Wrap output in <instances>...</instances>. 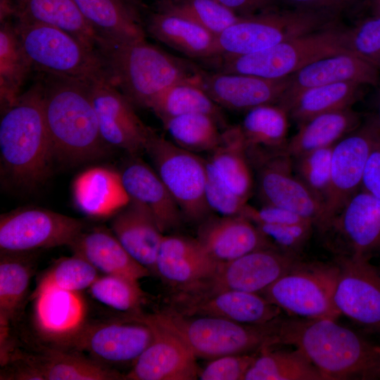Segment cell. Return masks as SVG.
<instances>
[{
	"instance_id": "f35d334b",
	"label": "cell",
	"mask_w": 380,
	"mask_h": 380,
	"mask_svg": "<svg viewBox=\"0 0 380 380\" xmlns=\"http://www.w3.org/2000/svg\"><path fill=\"white\" fill-rule=\"evenodd\" d=\"M18 14L60 28L98 50L99 39L75 0H23Z\"/></svg>"
},
{
	"instance_id": "6f0895ef",
	"label": "cell",
	"mask_w": 380,
	"mask_h": 380,
	"mask_svg": "<svg viewBox=\"0 0 380 380\" xmlns=\"http://www.w3.org/2000/svg\"><path fill=\"white\" fill-rule=\"evenodd\" d=\"M370 118L380 130V89L374 99V112Z\"/></svg>"
},
{
	"instance_id": "5bb4252c",
	"label": "cell",
	"mask_w": 380,
	"mask_h": 380,
	"mask_svg": "<svg viewBox=\"0 0 380 380\" xmlns=\"http://www.w3.org/2000/svg\"><path fill=\"white\" fill-rule=\"evenodd\" d=\"M336 264L337 310L365 329L380 333V271L357 255H341Z\"/></svg>"
},
{
	"instance_id": "681fc988",
	"label": "cell",
	"mask_w": 380,
	"mask_h": 380,
	"mask_svg": "<svg viewBox=\"0 0 380 380\" xmlns=\"http://www.w3.org/2000/svg\"><path fill=\"white\" fill-rule=\"evenodd\" d=\"M255 224L277 248L297 255L310 238L314 227L310 221L291 224Z\"/></svg>"
},
{
	"instance_id": "603a6c76",
	"label": "cell",
	"mask_w": 380,
	"mask_h": 380,
	"mask_svg": "<svg viewBox=\"0 0 380 380\" xmlns=\"http://www.w3.org/2000/svg\"><path fill=\"white\" fill-rule=\"evenodd\" d=\"M219 263L196 238L165 235L158 253L155 272L182 290L211 277Z\"/></svg>"
},
{
	"instance_id": "9f6ffc18",
	"label": "cell",
	"mask_w": 380,
	"mask_h": 380,
	"mask_svg": "<svg viewBox=\"0 0 380 380\" xmlns=\"http://www.w3.org/2000/svg\"><path fill=\"white\" fill-rule=\"evenodd\" d=\"M0 18L1 23L7 20V18L13 14L15 9L13 6L12 0H0Z\"/></svg>"
},
{
	"instance_id": "44dd1931",
	"label": "cell",
	"mask_w": 380,
	"mask_h": 380,
	"mask_svg": "<svg viewBox=\"0 0 380 380\" xmlns=\"http://www.w3.org/2000/svg\"><path fill=\"white\" fill-rule=\"evenodd\" d=\"M380 70L360 57L348 52L312 61L289 76V87L277 103L285 106L306 89L339 82L362 86H378Z\"/></svg>"
},
{
	"instance_id": "bcb514c9",
	"label": "cell",
	"mask_w": 380,
	"mask_h": 380,
	"mask_svg": "<svg viewBox=\"0 0 380 380\" xmlns=\"http://www.w3.org/2000/svg\"><path fill=\"white\" fill-rule=\"evenodd\" d=\"M333 146L316 149L292 158L296 175L323 205V208L330 185Z\"/></svg>"
},
{
	"instance_id": "d6986e66",
	"label": "cell",
	"mask_w": 380,
	"mask_h": 380,
	"mask_svg": "<svg viewBox=\"0 0 380 380\" xmlns=\"http://www.w3.org/2000/svg\"><path fill=\"white\" fill-rule=\"evenodd\" d=\"M200 82L220 107L248 111L259 106L277 104L289 84V76L268 79L250 75L201 72Z\"/></svg>"
},
{
	"instance_id": "db71d44e",
	"label": "cell",
	"mask_w": 380,
	"mask_h": 380,
	"mask_svg": "<svg viewBox=\"0 0 380 380\" xmlns=\"http://www.w3.org/2000/svg\"><path fill=\"white\" fill-rule=\"evenodd\" d=\"M353 0H274L282 3L291 9L310 11L327 13L337 16V14Z\"/></svg>"
},
{
	"instance_id": "ffe728a7",
	"label": "cell",
	"mask_w": 380,
	"mask_h": 380,
	"mask_svg": "<svg viewBox=\"0 0 380 380\" xmlns=\"http://www.w3.org/2000/svg\"><path fill=\"white\" fill-rule=\"evenodd\" d=\"M34 323L45 340L64 346L86 326L87 305L80 292L56 288L35 289Z\"/></svg>"
},
{
	"instance_id": "5b68a950",
	"label": "cell",
	"mask_w": 380,
	"mask_h": 380,
	"mask_svg": "<svg viewBox=\"0 0 380 380\" xmlns=\"http://www.w3.org/2000/svg\"><path fill=\"white\" fill-rule=\"evenodd\" d=\"M149 316L196 357L258 353L279 344V317L263 324H247L217 317L186 315L172 308Z\"/></svg>"
},
{
	"instance_id": "f5cc1de1",
	"label": "cell",
	"mask_w": 380,
	"mask_h": 380,
	"mask_svg": "<svg viewBox=\"0 0 380 380\" xmlns=\"http://www.w3.org/2000/svg\"><path fill=\"white\" fill-rule=\"evenodd\" d=\"M361 189L380 198V133L369 155Z\"/></svg>"
},
{
	"instance_id": "f6af8a7d",
	"label": "cell",
	"mask_w": 380,
	"mask_h": 380,
	"mask_svg": "<svg viewBox=\"0 0 380 380\" xmlns=\"http://www.w3.org/2000/svg\"><path fill=\"white\" fill-rule=\"evenodd\" d=\"M89 289L94 299L113 309L131 315L140 312L144 295L139 281L105 274L99 276Z\"/></svg>"
},
{
	"instance_id": "ab89813d",
	"label": "cell",
	"mask_w": 380,
	"mask_h": 380,
	"mask_svg": "<svg viewBox=\"0 0 380 380\" xmlns=\"http://www.w3.org/2000/svg\"><path fill=\"white\" fill-rule=\"evenodd\" d=\"M244 380H324L317 367L299 350L267 348L258 353Z\"/></svg>"
},
{
	"instance_id": "4316f807",
	"label": "cell",
	"mask_w": 380,
	"mask_h": 380,
	"mask_svg": "<svg viewBox=\"0 0 380 380\" xmlns=\"http://www.w3.org/2000/svg\"><path fill=\"white\" fill-rule=\"evenodd\" d=\"M113 234L128 253L150 272H155L158 253L165 235L151 213L133 201L111 221Z\"/></svg>"
},
{
	"instance_id": "d4e9b609",
	"label": "cell",
	"mask_w": 380,
	"mask_h": 380,
	"mask_svg": "<svg viewBox=\"0 0 380 380\" xmlns=\"http://www.w3.org/2000/svg\"><path fill=\"white\" fill-rule=\"evenodd\" d=\"M131 156L120 172L130 201L146 208L163 233L178 227L182 211L155 169L137 155Z\"/></svg>"
},
{
	"instance_id": "277c9868",
	"label": "cell",
	"mask_w": 380,
	"mask_h": 380,
	"mask_svg": "<svg viewBox=\"0 0 380 380\" xmlns=\"http://www.w3.org/2000/svg\"><path fill=\"white\" fill-rule=\"evenodd\" d=\"M98 50L112 83L132 103L148 108L164 90L199 74L194 65L146 39L124 44L102 43Z\"/></svg>"
},
{
	"instance_id": "30bf717a",
	"label": "cell",
	"mask_w": 380,
	"mask_h": 380,
	"mask_svg": "<svg viewBox=\"0 0 380 380\" xmlns=\"http://www.w3.org/2000/svg\"><path fill=\"white\" fill-rule=\"evenodd\" d=\"M300 262L297 255L277 247L256 250L233 260L220 262L211 277L179 290L175 299H198L229 290L260 293Z\"/></svg>"
},
{
	"instance_id": "3957f363",
	"label": "cell",
	"mask_w": 380,
	"mask_h": 380,
	"mask_svg": "<svg viewBox=\"0 0 380 380\" xmlns=\"http://www.w3.org/2000/svg\"><path fill=\"white\" fill-rule=\"evenodd\" d=\"M0 158L2 174L15 186L32 188L47 178L54 157L44 118L42 85L22 94L2 113Z\"/></svg>"
},
{
	"instance_id": "11a10c76",
	"label": "cell",
	"mask_w": 380,
	"mask_h": 380,
	"mask_svg": "<svg viewBox=\"0 0 380 380\" xmlns=\"http://www.w3.org/2000/svg\"><path fill=\"white\" fill-rule=\"evenodd\" d=\"M239 15H248L274 8V0H215Z\"/></svg>"
},
{
	"instance_id": "f546056e",
	"label": "cell",
	"mask_w": 380,
	"mask_h": 380,
	"mask_svg": "<svg viewBox=\"0 0 380 380\" xmlns=\"http://www.w3.org/2000/svg\"><path fill=\"white\" fill-rule=\"evenodd\" d=\"M102 43L145 40L146 33L134 7L123 0H75ZM98 46V47H99Z\"/></svg>"
},
{
	"instance_id": "ac0fdd59",
	"label": "cell",
	"mask_w": 380,
	"mask_h": 380,
	"mask_svg": "<svg viewBox=\"0 0 380 380\" xmlns=\"http://www.w3.org/2000/svg\"><path fill=\"white\" fill-rule=\"evenodd\" d=\"M153 331L149 346L125 375L128 380H194L201 369L196 357L177 336L155 322L149 315L135 314Z\"/></svg>"
},
{
	"instance_id": "60d3db41",
	"label": "cell",
	"mask_w": 380,
	"mask_h": 380,
	"mask_svg": "<svg viewBox=\"0 0 380 380\" xmlns=\"http://www.w3.org/2000/svg\"><path fill=\"white\" fill-rule=\"evenodd\" d=\"M25 253H1V321L8 322L17 316L27 294L33 266Z\"/></svg>"
},
{
	"instance_id": "7a4b0ae2",
	"label": "cell",
	"mask_w": 380,
	"mask_h": 380,
	"mask_svg": "<svg viewBox=\"0 0 380 380\" xmlns=\"http://www.w3.org/2000/svg\"><path fill=\"white\" fill-rule=\"evenodd\" d=\"M42 101L54 159L77 164L104 155L108 145L100 133L89 83L49 75Z\"/></svg>"
},
{
	"instance_id": "f907efd6",
	"label": "cell",
	"mask_w": 380,
	"mask_h": 380,
	"mask_svg": "<svg viewBox=\"0 0 380 380\" xmlns=\"http://www.w3.org/2000/svg\"><path fill=\"white\" fill-rule=\"evenodd\" d=\"M259 353L227 355L212 359L203 369L200 370L198 379L201 380H244L246 374Z\"/></svg>"
},
{
	"instance_id": "ee69618b",
	"label": "cell",
	"mask_w": 380,
	"mask_h": 380,
	"mask_svg": "<svg viewBox=\"0 0 380 380\" xmlns=\"http://www.w3.org/2000/svg\"><path fill=\"white\" fill-rule=\"evenodd\" d=\"M99 277L98 270L82 256L73 254L58 260L40 277L35 289L56 288L80 292Z\"/></svg>"
},
{
	"instance_id": "8d00e7d4",
	"label": "cell",
	"mask_w": 380,
	"mask_h": 380,
	"mask_svg": "<svg viewBox=\"0 0 380 380\" xmlns=\"http://www.w3.org/2000/svg\"><path fill=\"white\" fill-rule=\"evenodd\" d=\"M32 67L15 24L8 20L0 27V101L1 113L13 106Z\"/></svg>"
},
{
	"instance_id": "836d02e7",
	"label": "cell",
	"mask_w": 380,
	"mask_h": 380,
	"mask_svg": "<svg viewBox=\"0 0 380 380\" xmlns=\"http://www.w3.org/2000/svg\"><path fill=\"white\" fill-rule=\"evenodd\" d=\"M362 124L360 113L352 108L318 115L299 126L289 139L285 153L291 158L326 147L333 146Z\"/></svg>"
},
{
	"instance_id": "7c38bea8",
	"label": "cell",
	"mask_w": 380,
	"mask_h": 380,
	"mask_svg": "<svg viewBox=\"0 0 380 380\" xmlns=\"http://www.w3.org/2000/svg\"><path fill=\"white\" fill-rule=\"evenodd\" d=\"M82 221L45 208L25 207L0 217L1 253H29L68 246L83 232Z\"/></svg>"
},
{
	"instance_id": "1f68e13d",
	"label": "cell",
	"mask_w": 380,
	"mask_h": 380,
	"mask_svg": "<svg viewBox=\"0 0 380 380\" xmlns=\"http://www.w3.org/2000/svg\"><path fill=\"white\" fill-rule=\"evenodd\" d=\"M289 118L286 111L277 104L259 106L246 111L239 127L251 165L285 151Z\"/></svg>"
},
{
	"instance_id": "9c48e42d",
	"label": "cell",
	"mask_w": 380,
	"mask_h": 380,
	"mask_svg": "<svg viewBox=\"0 0 380 380\" xmlns=\"http://www.w3.org/2000/svg\"><path fill=\"white\" fill-rule=\"evenodd\" d=\"M145 151L183 216L201 222L210 215L212 211L205 196L206 160L155 132Z\"/></svg>"
},
{
	"instance_id": "f1b7e54d",
	"label": "cell",
	"mask_w": 380,
	"mask_h": 380,
	"mask_svg": "<svg viewBox=\"0 0 380 380\" xmlns=\"http://www.w3.org/2000/svg\"><path fill=\"white\" fill-rule=\"evenodd\" d=\"M31 380H118L125 375L76 353L47 348L38 355L19 357Z\"/></svg>"
},
{
	"instance_id": "e0dca14e",
	"label": "cell",
	"mask_w": 380,
	"mask_h": 380,
	"mask_svg": "<svg viewBox=\"0 0 380 380\" xmlns=\"http://www.w3.org/2000/svg\"><path fill=\"white\" fill-rule=\"evenodd\" d=\"M152 339L151 327L133 314L123 320L86 325L68 346L103 365L134 364Z\"/></svg>"
},
{
	"instance_id": "9a60e30c",
	"label": "cell",
	"mask_w": 380,
	"mask_h": 380,
	"mask_svg": "<svg viewBox=\"0 0 380 380\" xmlns=\"http://www.w3.org/2000/svg\"><path fill=\"white\" fill-rule=\"evenodd\" d=\"M258 191L263 205L281 207L311 221L319 232H327L323 205L297 177L293 158L279 153L255 163Z\"/></svg>"
},
{
	"instance_id": "484cf974",
	"label": "cell",
	"mask_w": 380,
	"mask_h": 380,
	"mask_svg": "<svg viewBox=\"0 0 380 380\" xmlns=\"http://www.w3.org/2000/svg\"><path fill=\"white\" fill-rule=\"evenodd\" d=\"M331 229L344 240L350 251L348 255L369 260L379 253L380 198L360 189L336 217Z\"/></svg>"
},
{
	"instance_id": "2e32d148",
	"label": "cell",
	"mask_w": 380,
	"mask_h": 380,
	"mask_svg": "<svg viewBox=\"0 0 380 380\" xmlns=\"http://www.w3.org/2000/svg\"><path fill=\"white\" fill-rule=\"evenodd\" d=\"M90 91L103 141L110 146L138 155L144 151L153 130L137 115L132 103L109 77L91 83Z\"/></svg>"
},
{
	"instance_id": "4dcf8cb0",
	"label": "cell",
	"mask_w": 380,
	"mask_h": 380,
	"mask_svg": "<svg viewBox=\"0 0 380 380\" xmlns=\"http://www.w3.org/2000/svg\"><path fill=\"white\" fill-rule=\"evenodd\" d=\"M70 247L73 253L82 256L105 274L139 281L151 272L128 253L113 232L104 229L83 232Z\"/></svg>"
},
{
	"instance_id": "74e56055",
	"label": "cell",
	"mask_w": 380,
	"mask_h": 380,
	"mask_svg": "<svg viewBox=\"0 0 380 380\" xmlns=\"http://www.w3.org/2000/svg\"><path fill=\"white\" fill-rule=\"evenodd\" d=\"M362 87L352 82L315 87L301 92L281 108L300 126L318 115L352 108L360 100Z\"/></svg>"
},
{
	"instance_id": "8fae6325",
	"label": "cell",
	"mask_w": 380,
	"mask_h": 380,
	"mask_svg": "<svg viewBox=\"0 0 380 380\" xmlns=\"http://www.w3.org/2000/svg\"><path fill=\"white\" fill-rule=\"evenodd\" d=\"M337 272L336 264L300 262L262 293L280 309L302 318L336 319L341 315L334 300Z\"/></svg>"
},
{
	"instance_id": "cb8c5ba5",
	"label": "cell",
	"mask_w": 380,
	"mask_h": 380,
	"mask_svg": "<svg viewBox=\"0 0 380 380\" xmlns=\"http://www.w3.org/2000/svg\"><path fill=\"white\" fill-rule=\"evenodd\" d=\"M186 315L212 316L247 324H263L279 317L281 309L260 293L224 291L210 296L175 301Z\"/></svg>"
},
{
	"instance_id": "ba28073f",
	"label": "cell",
	"mask_w": 380,
	"mask_h": 380,
	"mask_svg": "<svg viewBox=\"0 0 380 380\" xmlns=\"http://www.w3.org/2000/svg\"><path fill=\"white\" fill-rule=\"evenodd\" d=\"M344 29L336 23L255 53L220 58L219 71L268 79L290 76L312 61L347 52L343 46Z\"/></svg>"
},
{
	"instance_id": "680465c9",
	"label": "cell",
	"mask_w": 380,
	"mask_h": 380,
	"mask_svg": "<svg viewBox=\"0 0 380 380\" xmlns=\"http://www.w3.org/2000/svg\"><path fill=\"white\" fill-rule=\"evenodd\" d=\"M372 8L374 15L380 16V0H372Z\"/></svg>"
},
{
	"instance_id": "b9f144b4",
	"label": "cell",
	"mask_w": 380,
	"mask_h": 380,
	"mask_svg": "<svg viewBox=\"0 0 380 380\" xmlns=\"http://www.w3.org/2000/svg\"><path fill=\"white\" fill-rule=\"evenodd\" d=\"M172 139L179 147L193 153L213 151L220 144V123L204 113H191L162 121Z\"/></svg>"
},
{
	"instance_id": "816d5d0a",
	"label": "cell",
	"mask_w": 380,
	"mask_h": 380,
	"mask_svg": "<svg viewBox=\"0 0 380 380\" xmlns=\"http://www.w3.org/2000/svg\"><path fill=\"white\" fill-rule=\"evenodd\" d=\"M242 216L255 224H291L310 221L294 212L271 205H263L260 208L247 205Z\"/></svg>"
},
{
	"instance_id": "d590c367",
	"label": "cell",
	"mask_w": 380,
	"mask_h": 380,
	"mask_svg": "<svg viewBox=\"0 0 380 380\" xmlns=\"http://www.w3.org/2000/svg\"><path fill=\"white\" fill-rule=\"evenodd\" d=\"M196 76L179 81L158 95L148 108L162 121L191 113H204L215 118L222 126L225 125L221 107L208 95Z\"/></svg>"
},
{
	"instance_id": "c3c4849f",
	"label": "cell",
	"mask_w": 380,
	"mask_h": 380,
	"mask_svg": "<svg viewBox=\"0 0 380 380\" xmlns=\"http://www.w3.org/2000/svg\"><path fill=\"white\" fill-rule=\"evenodd\" d=\"M205 200L212 212L223 216L242 215L247 201L240 197L222 179L206 159Z\"/></svg>"
},
{
	"instance_id": "7bdbcfd3",
	"label": "cell",
	"mask_w": 380,
	"mask_h": 380,
	"mask_svg": "<svg viewBox=\"0 0 380 380\" xmlns=\"http://www.w3.org/2000/svg\"><path fill=\"white\" fill-rule=\"evenodd\" d=\"M158 5V11L182 16L215 36L241 16L215 0H160Z\"/></svg>"
},
{
	"instance_id": "91938a15",
	"label": "cell",
	"mask_w": 380,
	"mask_h": 380,
	"mask_svg": "<svg viewBox=\"0 0 380 380\" xmlns=\"http://www.w3.org/2000/svg\"><path fill=\"white\" fill-rule=\"evenodd\" d=\"M125 1V2L128 3L129 4L134 6L135 4H137V0H123Z\"/></svg>"
},
{
	"instance_id": "4fadbf2b",
	"label": "cell",
	"mask_w": 380,
	"mask_h": 380,
	"mask_svg": "<svg viewBox=\"0 0 380 380\" xmlns=\"http://www.w3.org/2000/svg\"><path fill=\"white\" fill-rule=\"evenodd\" d=\"M379 133L369 118L334 145L330 185L324 203L327 232L350 198L361 189L366 163Z\"/></svg>"
},
{
	"instance_id": "7dc6e473",
	"label": "cell",
	"mask_w": 380,
	"mask_h": 380,
	"mask_svg": "<svg viewBox=\"0 0 380 380\" xmlns=\"http://www.w3.org/2000/svg\"><path fill=\"white\" fill-rule=\"evenodd\" d=\"M346 51L380 70V16L373 15L344 29Z\"/></svg>"
},
{
	"instance_id": "52a82bcc",
	"label": "cell",
	"mask_w": 380,
	"mask_h": 380,
	"mask_svg": "<svg viewBox=\"0 0 380 380\" xmlns=\"http://www.w3.org/2000/svg\"><path fill=\"white\" fill-rule=\"evenodd\" d=\"M333 15L298 9H268L241 15L216 37V58L255 53L337 23Z\"/></svg>"
},
{
	"instance_id": "d6a6232c",
	"label": "cell",
	"mask_w": 380,
	"mask_h": 380,
	"mask_svg": "<svg viewBox=\"0 0 380 380\" xmlns=\"http://www.w3.org/2000/svg\"><path fill=\"white\" fill-rule=\"evenodd\" d=\"M147 32L157 40L189 57L217 56V36L179 15L158 11L149 18Z\"/></svg>"
},
{
	"instance_id": "83f0119b",
	"label": "cell",
	"mask_w": 380,
	"mask_h": 380,
	"mask_svg": "<svg viewBox=\"0 0 380 380\" xmlns=\"http://www.w3.org/2000/svg\"><path fill=\"white\" fill-rule=\"evenodd\" d=\"M76 206L93 217L115 215L130 198L120 172L104 167H93L81 172L72 184Z\"/></svg>"
},
{
	"instance_id": "8992f818",
	"label": "cell",
	"mask_w": 380,
	"mask_h": 380,
	"mask_svg": "<svg viewBox=\"0 0 380 380\" xmlns=\"http://www.w3.org/2000/svg\"><path fill=\"white\" fill-rule=\"evenodd\" d=\"M18 18L15 25L32 66L49 75L88 83L109 77L99 50L56 27L21 14Z\"/></svg>"
},
{
	"instance_id": "7402d4cb",
	"label": "cell",
	"mask_w": 380,
	"mask_h": 380,
	"mask_svg": "<svg viewBox=\"0 0 380 380\" xmlns=\"http://www.w3.org/2000/svg\"><path fill=\"white\" fill-rule=\"evenodd\" d=\"M196 239L218 262L276 247L255 223L242 215H209L201 222Z\"/></svg>"
},
{
	"instance_id": "6da1fadb",
	"label": "cell",
	"mask_w": 380,
	"mask_h": 380,
	"mask_svg": "<svg viewBox=\"0 0 380 380\" xmlns=\"http://www.w3.org/2000/svg\"><path fill=\"white\" fill-rule=\"evenodd\" d=\"M279 344L294 346L324 380L380 379V345L331 319H280Z\"/></svg>"
},
{
	"instance_id": "e575fe53",
	"label": "cell",
	"mask_w": 380,
	"mask_h": 380,
	"mask_svg": "<svg viewBox=\"0 0 380 380\" xmlns=\"http://www.w3.org/2000/svg\"><path fill=\"white\" fill-rule=\"evenodd\" d=\"M208 160L231 189L248 201L254 185L253 168L239 126L222 132L220 144Z\"/></svg>"
}]
</instances>
